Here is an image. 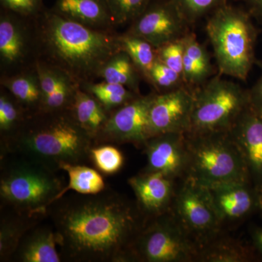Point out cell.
<instances>
[{"mask_svg":"<svg viewBox=\"0 0 262 262\" xmlns=\"http://www.w3.org/2000/svg\"><path fill=\"white\" fill-rule=\"evenodd\" d=\"M62 259L74 262H128L147 219L136 203L106 187L94 194L75 192L48 208Z\"/></svg>","mask_w":262,"mask_h":262,"instance_id":"1","label":"cell"},{"mask_svg":"<svg viewBox=\"0 0 262 262\" xmlns=\"http://www.w3.org/2000/svg\"><path fill=\"white\" fill-rule=\"evenodd\" d=\"M39 60L60 69L80 85L96 82L100 72L122 51L120 33L97 30L47 8L35 18Z\"/></svg>","mask_w":262,"mask_h":262,"instance_id":"2","label":"cell"},{"mask_svg":"<svg viewBox=\"0 0 262 262\" xmlns=\"http://www.w3.org/2000/svg\"><path fill=\"white\" fill-rule=\"evenodd\" d=\"M94 139L72 110L39 111L29 115L18 130L1 139V157L18 155L58 171L61 163L91 160Z\"/></svg>","mask_w":262,"mask_h":262,"instance_id":"3","label":"cell"},{"mask_svg":"<svg viewBox=\"0 0 262 262\" xmlns=\"http://www.w3.org/2000/svg\"><path fill=\"white\" fill-rule=\"evenodd\" d=\"M1 160L2 206L20 214L44 218L66 187L58 171L18 155Z\"/></svg>","mask_w":262,"mask_h":262,"instance_id":"4","label":"cell"},{"mask_svg":"<svg viewBox=\"0 0 262 262\" xmlns=\"http://www.w3.org/2000/svg\"><path fill=\"white\" fill-rule=\"evenodd\" d=\"M206 30L221 75L247 80L256 62L258 36L251 13L226 4L208 16Z\"/></svg>","mask_w":262,"mask_h":262,"instance_id":"5","label":"cell"},{"mask_svg":"<svg viewBox=\"0 0 262 262\" xmlns=\"http://www.w3.org/2000/svg\"><path fill=\"white\" fill-rule=\"evenodd\" d=\"M187 178L205 187L249 181L241 150L229 132L186 134Z\"/></svg>","mask_w":262,"mask_h":262,"instance_id":"6","label":"cell"},{"mask_svg":"<svg viewBox=\"0 0 262 262\" xmlns=\"http://www.w3.org/2000/svg\"><path fill=\"white\" fill-rule=\"evenodd\" d=\"M192 91L194 101L188 134L229 132L249 106L248 90L220 76Z\"/></svg>","mask_w":262,"mask_h":262,"instance_id":"7","label":"cell"},{"mask_svg":"<svg viewBox=\"0 0 262 262\" xmlns=\"http://www.w3.org/2000/svg\"><path fill=\"white\" fill-rule=\"evenodd\" d=\"M199 246L173 214L149 220L134 242L133 261L186 262L198 258Z\"/></svg>","mask_w":262,"mask_h":262,"instance_id":"8","label":"cell"},{"mask_svg":"<svg viewBox=\"0 0 262 262\" xmlns=\"http://www.w3.org/2000/svg\"><path fill=\"white\" fill-rule=\"evenodd\" d=\"M39 48L35 18L0 10V77L36 68Z\"/></svg>","mask_w":262,"mask_h":262,"instance_id":"9","label":"cell"},{"mask_svg":"<svg viewBox=\"0 0 262 262\" xmlns=\"http://www.w3.org/2000/svg\"><path fill=\"white\" fill-rule=\"evenodd\" d=\"M173 201V215L199 248L216 237L222 222L206 187L187 178Z\"/></svg>","mask_w":262,"mask_h":262,"instance_id":"10","label":"cell"},{"mask_svg":"<svg viewBox=\"0 0 262 262\" xmlns=\"http://www.w3.org/2000/svg\"><path fill=\"white\" fill-rule=\"evenodd\" d=\"M156 92L140 95L130 102L110 112L106 123L94 140V146L101 144H134L144 147L152 137L149 112Z\"/></svg>","mask_w":262,"mask_h":262,"instance_id":"11","label":"cell"},{"mask_svg":"<svg viewBox=\"0 0 262 262\" xmlns=\"http://www.w3.org/2000/svg\"><path fill=\"white\" fill-rule=\"evenodd\" d=\"M189 27L171 0H153L125 32L142 38L157 48L184 37Z\"/></svg>","mask_w":262,"mask_h":262,"instance_id":"12","label":"cell"},{"mask_svg":"<svg viewBox=\"0 0 262 262\" xmlns=\"http://www.w3.org/2000/svg\"><path fill=\"white\" fill-rule=\"evenodd\" d=\"M193 91L187 85L164 94L156 93L149 112L153 136L177 133L187 134L191 127Z\"/></svg>","mask_w":262,"mask_h":262,"instance_id":"13","label":"cell"},{"mask_svg":"<svg viewBox=\"0 0 262 262\" xmlns=\"http://www.w3.org/2000/svg\"><path fill=\"white\" fill-rule=\"evenodd\" d=\"M144 147L147 159L145 171L160 173L173 180L187 174L186 134L169 133L155 136Z\"/></svg>","mask_w":262,"mask_h":262,"instance_id":"14","label":"cell"},{"mask_svg":"<svg viewBox=\"0 0 262 262\" xmlns=\"http://www.w3.org/2000/svg\"><path fill=\"white\" fill-rule=\"evenodd\" d=\"M136 203L148 220L167 213L173 201V179L157 172H141L128 179Z\"/></svg>","mask_w":262,"mask_h":262,"instance_id":"15","label":"cell"},{"mask_svg":"<svg viewBox=\"0 0 262 262\" xmlns=\"http://www.w3.org/2000/svg\"><path fill=\"white\" fill-rule=\"evenodd\" d=\"M244 157L250 178L262 182V117L248 106L229 131Z\"/></svg>","mask_w":262,"mask_h":262,"instance_id":"16","label":"cell"},{"mask_svg":"<svg viewBox=\"0 0 262 262\" xmlns=\"http://www.w3.org/2000/svg\"><path fill=\"white\" fill-rule=\"evenodd\" d=\"M249 181L226 183L206 187L221 222L244 218L258 206L257 194Z\"/></svg>","mask_w":262,"mask_h":262,"instance_id":"17","label":"cell"},{"mask_svg":"<svg viewBox=\"0 0 262 262\" xmlns=\"http://www.w3.org/2000/svg\"><path fill=\"white\" fill-rule=\"evenodd\" d=\"M68 20L97 30H115L106 0H56L51 8Z\"/></svg>","mask_w":262,"mask_h":262,"instance_id":"18","label":"cell"},{"mask_svg":"<svg viewBox=\"0 0 262 262\" xmlns=\"http://www.w3.org/2000/svg\"><path fill=\"white\" fill-rule=\"evenodd\" d=\"M54 227L35 226L26 234L12 259L19 262H61Z\"/></svg>","mask_w":262,"mask_h":262,"instance_id":"19","label":"cell"},{"mask_svg":"<svg viewBox=\"0 0 262 262\" xmlns=\"http://www.w3.org/2000/svg\"><path fill=\"white\" fill-rule=\"evenodd\" d=\"M0 85L13 95L29 115L42 108L43 94L37 69L13 76H1Z\"/></svg>","mask_w":262,"mask_h":262,"instance_id":"20","label":"cell"},{"mask_svg":"<svg viewBox=\"0 0 262 262\" xmlns=\"http://www.w3.org/2000/svg\"><path fill=\"white\" fill-rule=\"evenodd\" d=\"M42 217L30 216L9 211L0 220V261L13 258L26 234L39 223Z\"/></svg>","mask_w":262,"mask_h":262,"instance_id":"21","label":"cell"},{"mask_svg":"<svg viewBox=\"0 0 262 262\" xmlns=\"http://www.w3.org/2000/svg\"><path fill=\"white\" fill-rule=\"evenodd\" d=\"M70 110L76 120L94 139L107 120L110 113L97 98L83 89H79Z\"/></svg>","mask_w":262,"mask_h":262,"instance_id":"22","label":"cell"},{"mask_svg":"<svg viewBox=\"0 0 262 262\" xmlns=\"http://www.w3.org/2000/svg\"><path fill=\"white\" fill-rule=\"evenodd\" d=\"M251 248L241 241L229 237L214 238L199 248L196 261L245 262L253 259Z\"/></svg>","mask_w":262,"mask_h":262,"instance_id":"23","label":"cell"},{"mask_svg":"<svg viewBox=\"0 0 262 262\" xmlns=\"http://www.w3.org/2000/svg\"><path fill=\"white\" fill-rule=\"evenodd\" d=\"M99 79L122 84L133 92L141 95L140 84L144 79L140 71L125 51L118 52L105 63L100 72Z\"/></svg>","mask_w":262,"mask_h":262,"instance_id":"24","label":"cell"},{"mask_svg":"<svg viewBox=\"0 0 262 262\" xmlns=\"http://www.w3.org/2000/svg\"><path fill=\"white\" fill-rule=\"evenodd\" d=\"M59 168L68 174L69 182L68 185L60 192L56 201L70 190L79 194H94L106 189L102 176L91 167L83 164L61 163Z\"/></svg>","mask_w":262,"mask_h":262,"instance_id":"25","label":"cell"},{"mask_svg":"<svg viewBox=\"0 0 262 262\" xmlns=\"http://www.w3.org/2000/svg\"><path fill=\"white\" fill-rule=\"evenodd\" d=\"M119 39L122 51L128 54L144 80L149 84L151 69L158 59L155 48L145 39L125 32L120 34Z\"/></svg>","mask_w":262,"mask_h":262,"instance_id":"26","label":"cell"},{"mask_svg":"<svg viewBox=\"0 0 262 262\" xmlns=\"http://www.w3.org/2000/svg\"><path fill=\"white\" fill-rule=\"evenodd\" d=\"M81 89L97 98L108 113L140 96L122 84L103 80L82 84Z\"/></svg>","mask_w":262,"mask_h":262,"instance_id":"27","label":"cell"},{"mask_svg":"<svg viewBox=\"0 0 262 262\" xmlns=\"http://www.w3.org/2000/svg\"><path fill=\"white\" fill-rule=\"evenodd\" d=\"M29 114L8 90H0V134L1 139L15 132Z\"/></svg>","mask_w":262,"mask_h":262,"instance_id":"28","label":"cell"},{"mask_svg":"<svg viewBox=\"0 0 262 262\" xmlns=\"http://www.w3.org/2000/svg\"><path fill=\"white\" fill-rule=\"evenodd\" d=\"M153 0H106L115 28L130 24Z\"/></svg>","mask_w":262,"mask_h":262,"instance_id":"29","label":"cell"},{"mask_svg":"<svg viewBox=\"0 0 262 262\" xmlns=\"http://www.w3.org/2000/svg\"><path fill=\"white\" fill-rule=\"evenodd\" d=\"M189 25L195 24L226 4L227 0H171Z\"/></svg>","mask_w":262,"mask_h":262,"instance_id":"30","label":"cell"},{"mask_svg":"<svg viewBox=\"0 0 262 262\" xmlns=\"http://www.w3.org/2000/svg\"><path fill=\"white\" fill-rule=\"evenodd\" d=\"M149 84L158 94L170 92L186 86L180 74L158 59L151 69Z\"/></svg>","mask_w":262,"mask_h":262,"instance_id":"31","label":"cell"},{"mask_svg":"<svg viewBox=\"0 0 262 262\" xmlns=\"http://www.w3.org/2000/svg\"><path fill=\"white\" fill-rule=\"evenodd\" d=\"M91 160L100 172L107 175L117 173L124 163L122 153L113 144L93 146Z\"/></svg>","mask_w":262,"mask_h":262,"instance_id":"32","label":"cell"},{"mask_svg":"<svg viewBox=\"0 0 262 262\" xmlns=\"http://www.w3.org/2000/svg\"><path fill=\"white\" fill-rule=\"evenodd\" d=\"M155 50L157 58L159 61L182 76L184 37L163 45L159 48H155Z\"/></svg>","mask_w":262,"mask_h":262,"instance_id":"33","label":"cell"},{"mask_svg":"<svg viewBox=\"0 0 262 262\" xmlns=\"http://www.w3.org/2000/svg\"><path fill=\"white\" fill-rule=\"evenodd\" d=\"M1 8L28 18H36L46 9L44 0H0Z\"/></svg>","mask_w":262,"mask_h":262,"instance_id":"34","label":"cell"},{"mask_svg":"<svg viewBox=\"0 0 262 262\" xmlns=\"http://www.w3.org/2000/svg\"><path fill=\"white\" fill-rule=\"evenodd\" d=\"M184 54L203 67L213 70L206 48L200 43L194 33L189 32L184 36Z\"/></svg>","mask_w":262,"mask_h":262,"instance_id":"35","label":"cell"},{"mask_svg":"<svg viewBox=\"0 0 262 262\" xmlns=\"http://www.w3.org/2000/svg\"><path fill=\"white\" fill-rule=\"evenodd\" d=\"M261 69V75L251 89L248 90L249 106L262 117V61H256Z\"/></svg>","mask_w":262,"mask_h":262,"instance_id":"36","label":"cell"},{"mask_svg":"<svg viewBox=\"0 0 262 262\" xmlns=\"http://www.w3.org/2000/svg\"><path fill=\"white\" fill-rule=\"evenodd\" d=\"M249 7L250 13L262 19V0H244Z\"/></svg>","mask_w":262,"mask_h":262,"instance_id":"37","label":"cell"},{"mask_svg":"<svg viewBox=\"0 0 262 262\" xmlns=\"http://www.w3.org/2000/svg\"><path fill=\"white\" fill-rule=\"evenodd\" d=\"M251 238L254 248L262 255V227H256L253 229Z\"/></svg>","mask_w":262,"mask_h":262,"instance_id":"38","label":"cell"},{"mask_svg":"<svg viewBox=\"0 0 262 262\" xmlns=\"http://www.w3.org/2000/svg\"><path fill=\"white\" fill-rule=\"evenodd\" d=\"M257 194L258 206L262 210V182L258 186V189L256 191Z\"/></svg>","mask_w":262,"mask_h":262,"instance_id":"39","label":"cell"}]
</instances>
